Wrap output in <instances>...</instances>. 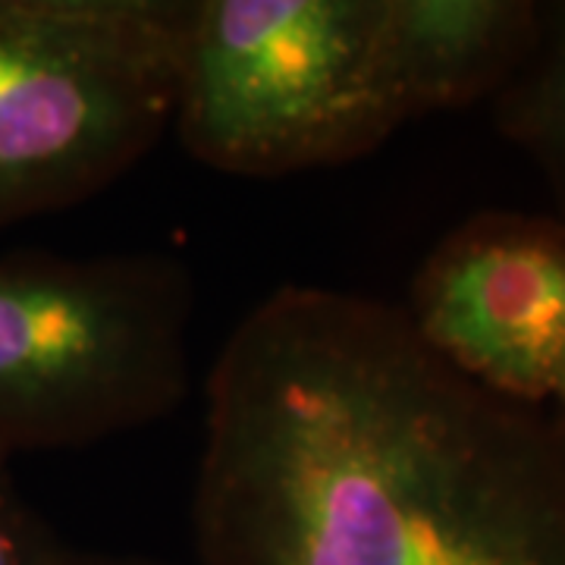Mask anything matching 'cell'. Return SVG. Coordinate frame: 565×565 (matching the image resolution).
Segmentation results:
<instances>
[{"instance_id":"cell-7","label":"cell","mask_w":565,"mask_h":565,"mask_svg":"<svg viewBox=\"0 0 565 565\" xmlns=\"http://www.w3.org/2000/svg\"><path fill=\"white\" fill-rule=\"evenodd\" d=\"M493 120L541 170L565 221V0H541L537 41L493 98Z\"/></svg>"},{"instance_id":"cell-6","label":"cell","mask_w":565,"mask_h":565,"mask_svg":"<svg viewBox=\"0 0 565 565\" xmlns=\"http://www.w3.org/2000/svg\"><path fill=\"white\" fill-rule=\"evenodd\" d=\"M541 0H374V51L399 120L493 102L527 61Z\"/></svg>"},{"instance_id":"cell-4","label":"cell","mask_w":565,"mask_h":565,"mask_svg":"<svg viewBox=\"0 0 565 565\" xmlns=\"http://www.w3.org/2000/svg\"><path fill=\"white\" fill-rule=\"evenodd\" d=\"M189 0H0V226L122 180L173 122Z\"/></svg>"},{"instance_id":"cell-3","label":"cell","mask_w":565,"mask_h":565,"mask_svg":"<svg viewBox=\"0 0 565 565\" xmlns=\"http://www.w3.org/2000/svg\"><path fill=\"white\" fill-rule=\"evenodd\" d=\"M170 129L245 180L343 167L403 120L374 51V0H189Z\"/></svg>"},{"instance_id":"cell-9","label":"cell","mask_w":565,"mask_h":565,"mask_svg":"<svg viewBox=\"0 0 565 565\" xmlns=\"http://www.w3.org/2000/svg\"><path fill=\"white\" fill-rule=\"evenodd\" d=\"M63 565H170V563H154V559H145V556H117V553H92V550H73L66 553Z\"/></svg>"},{"instance_id":"cell-5","label":"cell","mask_w":565,"mask_h":565,"mask_svg":"<svg viewBox=\"0 0 565 565\" xmlns=\"http://www.w3.org/2000/svg\"><path fill=\"white\" fill-rule=\"evenodd\" d=\"M468 381L565 415V221L478 211L427 252L399 305Z\"/></svg>"},{"instance_id":"cell-8","label":"cell","mask_w":565,"mask_h":565,"mask_svg":"<svg viewBox=\"0 0 565 565\" xmlns=\"http://www.w3.org/2000/svg\"><path fill=\"white\" fill-rule=\"evenodd\" d=\"M70 546L22 497L7 462H0V565H63Z\"/></svg>"},{"instance_id":"cell-2","label":"cell","mask_w":565,"mask_h":565,"mask_svg":"<svg viewBox=\"0 0 565 565\" xmlns=\"http://www.w3.org/2000/svg\"><path fill=\"white\" fill-rule=\"evenodd\" d=\"M195 282L163 252L0 255V462L173 415L192 390Z\"/></svg>"},{"instance_id":"cell-1","label":"cell","mask_w":565,"mask_h":565,"mask_svg":"<svg viewBox=\"0 0 565 565\" xmlns=\"http://www.w3.org/2000/svg\"><path fill=\"white\" fill-rule=\"evenodd\" d=\"M192 522L199 565H565V415L286 282L211 367Z\"/></svg>"}]
</instances>
